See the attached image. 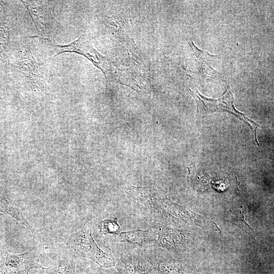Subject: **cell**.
<instances>
[{"instance_id":"cell-10","label":"cell","mask_w":274,"mask_h":274,"mask_svg":"<svg viewBox=\"0 0 274 274\" xmlns=\"http://www.w3.org/2000/svg\"><path fill=\"white\" fill-rule=\"evenodd\" d=\"M247 213V209L245 207H242L240 210H236V211L231 215L229 220L227 221L238 226L244 230L247 233L252 236V228L249 225L245 220Z\"/></svg>"},{"instance_id":"cell-5","label":"cell","mask_w":274,"mask_h":274,"mask_svg":"<svg viewBox=\"0 0 274 274\" xmlns=\"http://www.w3.org/2000/svg\"><path fill=\"white\" fill-rule=\"evenodd\" d=\"M33 268H45L35 251L15 255L4 252L0 255V274H28Z\"/></svg>"},{"instance_id":"cell-6","label":"cell","mask_w":274,"mask_h":274,"mask_svg":"<svg viewBox=\"0 0 274 274\" xmlns=\"http://www.w3.org/2000/svg\"><path fill=\"white\" fill-rule=\"evenodd\" d=\"M121 274H146V269L141 260L135 257L120 259L118 263Z\"/></svg>"},{"instance_id":"cell-2","label":"cell","mask_w":274,"mask_h":274,"mask_svg":"<svg viewBox=\"0 0 274 274\" xmlns=\"http://www.w3.org/2000/svg\"><path fill=\"white\" fill-rule=\"evenodd\" d=\"M68 243L75 255L88 258L101 267H111L115 265L113 257L97 245L88 226L72 234Z\"/></svg>"},{"instance_id":"cell-7","label":"cell","mask_w":274,"mask_h":274,"mask_svg":"<svg viewBox=\"0 0 274 274\" xmlns=\"http://www.w3.org/2000/svg\"><path fill=\"white\" fill-rule=\"evenodd\" d=\"M121 242L135 244L140 246L149 245L148 230H134L122 232L119 234Z\"/></svg>"},{"instance_id":"cell-4","label":"cell","mask_w":274,"mask_h":274,"mask_svg":"<svg viewBox=\"0 0 274 274\" xmlns=\"http://www.w3.org/2000/svg\"><path fill=\"white\" fill-rule=\"evenodd\" d=\"M200 109L206 113L214 112H227L232 114L241 120L246 123L254 133L256 142L257 130L259 125L246 117L243 113L237 111L234 107V97L231 90L228 87L225 93L217 99L208 98L196 92Z\"/></svg>"},{"instance_id":"cell-8","label":"cell","mask_w":274,"mask_h":274,"mask_svg":"<svg viewBox=\"0 0 274 274\" xmlns=\"http://www.w3.org/2000/svg\"><path fill=\"white\" fill-rule=\"evenodd\" d=\"M0 212L8 214L27 228L33 229L32 227L25 219L20 210L2 196H0Z\"/></svg>"},{"instance_id":"cell-3","label":"cell","mask_w":274,"mask_h":274,"mask_svg":"<svg viewBox=\"0 0 274 274\" xmlns=\"http://www.w3.org/2000/svg\"><path fill=\"white\" fill-rule=\"evenodd\" d=\"M27 9L38 34L42 38L50 39L54 37L59 25L53 17L47 3L42 1H21Z\"/></svg>"},{"instance_id":"cell-9","label":"cell","mask_w":274,"mask_h":274,"mask_svg":"<svg viewBox=\"0 0 274 274\" xmlns=\"http://www.w3.org/2000/svg\"><path fill=\"white\" fill-rule=\"evenodd\" d=\"M44 269L48 274H75V261L74 257L61 260Z\"/></svg>"},{"instance_id":"cell-11","label":"cell","mask_w":274,"mask_h":274,"mask_svg":"<svg viewBox=\"0 0 274 274\" xmlns=\"http://www.w3.org/2000/svg\"><path fill=\"white\" fill-rule=\"evenodd\" d=\"M118 219H105L100 222L98 226L100 233L101 234H118L119 232L120 227L119 225Z\"/></svg>"},{"instance_id":"cell-1","label":"cell","mask_w":274,"mask_h":274,"mask_svg":"<svg viewBox=\"0 0 274 274\" xmlns=\"http://www.w3.org/2000/svg\"><path fill=\"white\" fill-rule=\"evenodd\" d=\"M56 48L55 57L64 52H74L82 55L89 60L105 74L107 80L122 83L121 71L100 54L93 46L90 41L82 35L74 41L64 45H53Z\"/></svg>"}]
</instances>
